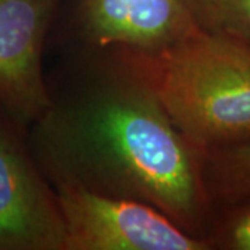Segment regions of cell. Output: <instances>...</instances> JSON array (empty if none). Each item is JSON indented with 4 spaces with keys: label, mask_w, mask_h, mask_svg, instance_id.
<instances>
[{
    "label": "cell",
    "mask_w": 250,
    "mask_h": 250,
    "mask_svg": "<svg viewBox=\"0 0 250 250\" xmlns=\"http://www.w3.org/2000/svg\"><path fill=\"white\" fill-rule=\"evenodd\" d=\"M88 42L106 50L154 52L200 28L196 0H80Z\"/></svg>",
    "instance_id": "8992f818"
},
{
    "label": "cell",
    "mask_w": 250,
    "mask_h": 250,
    "mask_svg": "<svg viewBox=\"0 0 250 250\" xmlns=\"http://www.w3.org/2000/svg\"><path fill=\"white\" fill-rule=\"evenodd\" d=\"M200 25L250 43V0H196Z\"/></svg>",
    "instance_id": "ba28073f"
},
{
    "label": "cell",
    "mask_w": 250,
    "mask_h": 250,
    "mask_svg": "<svg viewBox=\"0 0 250 250\" xmlns=\"http://www.w3.org/2000/svg\"><path fill=\"white\" fill-rule=\"evenodd\" d=\"M62 0H0V107L35 124L54 102L42 72L46 34Z\"/></svg>",
    "instance_id": "5b68a950"
},
{
    "label": "cell",
    "mask_w": 250,
    "mask_h": 250,
    "mask_svg": "<svg viewBox=\"0 0 250 250\" xmlns=\"http://www.w3.org/2000/svg\"><path fill=\"white\" fill-rule=\"evenodd\" d=\"M215 238H208L213 246L223 249L250 250V202L243 203L218 228Z\"/></svg>",
    "instance_id": "9c48e42d"
},
{
    "label": "cell",
    "mask_w": 250,
    "mask_h": 250,
    "mask_svg": "<svg viewBox=\"0 0 250 250\" xmlns=\"http://www.w3.org/2000/svg\"><path fill=\"white\" fill-rule=\"evenodd\" d=\"M35 149L50 179L145 202L192 235L207 220L205 152L120 72L65 104L54 103L35 123Z\"/></svg>",
    "instance_id": "6da1fadb"
},
{
    "label": "cell",
    "mask_w": 250,
    "mask_h": 250,
    "mask_svg": "<svg viewBox=\"0 0 250 250\" xmlns=\"http://www.w3.org/2000/svg\"><path fill=\"white\" fill-rule=\"evenodd\" d=\"M203 177L210 197L229 205L250 202V139L205 150Z\"/></svg>",
    "instance_id": "52a82bcc"
},
{
    "label": "cell",
    "mask_w": 250,
    "mask_h": 250,
    "mask_svg": "<svg viewBox=\"0 0 250 250\" xmlns=\"http://www.w3.org/2000/svg\"><path fill=\"white\" fill-rule=\"evenodd\" d=\"M0 107V250H65L54 189Z\"/></svg>",
    "instance_id": "277c9868"
},
{
    "label": "cell",
    "mask_w": 250,
    "mask_h": 250,
    "mask_svg": "<svg viewBox=\"0 0 250 250\" xmlns=\"http://www.w3.org/2000/svg\"><path fill=\"white\" fill-rule=\"evenodd\" d=\"M110 53L203 152L250 139L249 42L200 27L160 50Z\"/></svg>",
    "instance_id": "7a4b0ae2"
},
{
    "label": "cell",
    "mask_w": 250,
    "mask_h": 250,
    "mask_svg": "<svg viewBox=\"0 0 250 250\" xmlns=\"http://www.w3.org/2000/svg\"><path fill=\"white\" fill-rule=\"evenodd\" d=\"M65 229V250H207L213 245L187 232L141 200L99 193L52 179Z\"/></svg>",
    "instance_id": "3957f363"
}]
</instances>
